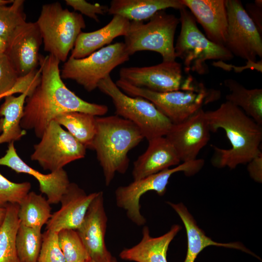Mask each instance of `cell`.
Segmentation results:
<instances>
[{"label": "cell", "mask_w": 262, "mask_h": 262, "mask_svg": "<svg viewBox=\"0 0 262 262\" xmlns=\"http://www.w3.org/2000/svg\"><path fill=\"white\" fill-rule=\"evenodd\" d=\"M210 129L202 108L181 122L172 124L165 136L180 162L195 160L210 139Z\"/></svg>", "instance_id": "14"}, {"label": "cell", "mask_w": 262, "mask_h": 262, "mask_svg": "<svg viewBox=\"0 0 262 262\" xmlns=\"http://www.w3.org/2000/svg\"><path fill=\"white\" fill-rule=\"evenodd\" d=\"M247 170L250 176L256 181H262V152H260L247 163Z\"/></svg>", "instance_id": "38"}, {"label": "cell", "mask_w": 262, "mask_h": 262, "mask_svg": "<svg viewBox=\"0 0 262 262\" xmlns=\"http://www.w3.org/2000/svg\"><path fill=\"white\" fill-rule=\"evenodd\" d=\"M107 221L103 193L99 191L76 230L90 259L96 262H110L113 257L108 250L105 241Z\"/></svg>", "instance_id": "15"}, {"label": "cell", "mask_w": 262, "mask_h": 262, "mask_svg": "<svg viewBox=\"0 0 262 262\" xmlns=\"http://www.w3.org/2000/svg\"><path fill=\"white\" fill-rule=\"evenodd\" d=\"M205 115L211 132L224 130L231 146L223 149L211 145L214 150L211 162L214 166L234 169L247 164L261 151L262 126L239 107L226 101L216 110L205 111Z\"/></svg>", "instance_id": "2"}, {"label": "cell", "mask_w": 262, "mask_h": 262, "mask_svg": "<svg viewBox=\"0 0 262 262\" xmlns=\"http://www.w3.org/2000/svg\"><path fill=\"white\" fill-rule=\"evenodd\" d=\"M204 161L196 159L183 162L174 168H168L142 179L134 180L126 186H119L115 191L117 206L124 210L127 217L136 225L145 224L146 219L140 212V200L146 193L153 191L164 195L170 177L174 173L183 172L187 176L197 173L203 166Z\"/></svg>", "instance_id": "10"}, {"label": "cell", "mask_w": 262, "mask_h": 262, "mask_svg": "<svg viewBox=\"0 0 262 262\" xmlns=\"http://www.w3.org/2000/svg\"><path fill=\"white\" fill-rule=\"evenodd\" d=\"M98 192L87 194L76 183L70 182L61 198L60 208L46 224V230L58 233L64 229L77 230Z\"/></svg>", "instance_id": "17"}, {"label": "cell", "mask_w": 262, "mask_h": 262, "mask_svg": "<svg viewBox=\"0 0 262 262\" xmlns=\"http://www.w3.org/2000/svg\"><path fill=\"white\" fill-rule=\"evenodd\" d=\"M41 68L20 77L11 61L5 53L0 54V96L33 91L39 83Z\"/></svg>", "instance_id": "26"}, {"label": "cell", "mask_w": 262, "mask_h": 262, "mask_svg": "<svg viewBox=\"0 0 262 262\" xmlns=\"http://www.w3.org/2000/svg\"><path fill=\"white\" fill-rule=\"evenodd\" d=\"M146 150L133 163L132 175L138 180L180 164L173 146L165 136L149 140Z\"/></svg>", "instance_id": "20"}, {"label": "cell", "mask_w": 262, "mask_h": 262, "mask_svg": "<svg viewBox=\"0 0 262 262\" xmlns=\"http://www.w3.org/2000/svg\"><path fill=\"white\" fill-rule=\"evenodd\" d=\"M130 21L120 16L114 15L103 27L91 32H81L77 37L70 58L82 59L108 45L120 36H126Z\"/></svg>", "instance_id": "22"}, {"label": "cell", "mask_w": 262, "mask_h": 262, "mask_svg": "<svg viewBox=\"0 0 262 262\" xmlns=\"http://www.w3.org/2000/svg\"><path fill=\"white\" fill-rule=\"evenodd\" d=\"M170 205L180 217L185 228L187 237V250L184 262H195L198 255L205 248L210 246H223L243 251L256 255L239 242L221 243L216 242L206 235L197 225L193 217L182 203L175 204L168 201Z\"/></svg>", "instance_id": "23"}, {"label": "cell", "mask_w": 262, "mask_h": 262, "mask_svg": "<svg viewBox=\"0 0 262 262\" xmlns=\"http://www.w3.org/2000/svg\"><path fill=\"white\" fill-rule=\"evenodd\" d=\"M96 116L83 112H70L58 115L54 120L65 127L86 148L92 149L97 131Z\"/></svg>", "instance_id": "28"}, {"label": "cell", "mask_w": 262, "mask_h": 262, "mask_svg": "<svg viewBox=\"0 0 262 262\" xmlns=\"http://www.w3.org/2000/svg\"><path fill=\"white\" fill-rule=\"evenodd\" d=\"M31 188L30 182H14L0 173V207H5L9 203L19 204Z\"/></svg>", "instance_id": "34"}, {"label": "cell", "mask_w": 262, "mask_h": 262, "mask_svg": "<svg viewBox=\"0 0 262 262\" xmlns=\"http://www.w3.org/2000/svg\"><path fill=\"white\" fill-rule=\"evenodd\" d=\"M31 156L46 170L56 171L68 164L83 158L86 148L55 120L45 129Z\"/></svg>", "instance_id": "11"}, {"label": "cell", "mask_w": 262, "mask_h": 262, "mask_svg": "<svg viewBox=\"0 0 262 262\" xmlns=\"http://www.w3.org/2000/svg\"><path fill=\"white\" fill-rule=\"evenodd\" d=\"M42 36L36 23L26 22L18 27L7 42L5 53L20 77L37 69L39 66Z\"/></svg>", "instance_id": "16"}, {"label": "cell", "mask_w": 262, "mask_h": 262, "mask_svg": "<svg viewBox=\"0 0 262 262\" xmlns=\"http://www.w3.org/2000/svg\"><path fill=\"white\" fill-rule=\"evenodd\" d=\"M98 88L111 98L116 115L134 124L148 141L165 136L172 123L148 100L132 97L122 91L110 75L101 80Z\"/></svg>", "instance_id": "7"}, {"label": "cell", "mask_w": 262, "mask_h": 262, "mask_svg": "<svg viewBox=\"0 0 262 262\" xmlns=\"http://www.w3.org/2000/svg\"><path fill=\"white\" fill-rule=\"evenodd\" d=\"M6 213V209L5 207H0V227L2 225Z\"/></svg>", "instance_id": "40"}, {"label": "cell", "mask_w": 262, "mask_h": 262, "mask_svg": "<svg viewBox=\"0 0 262 262\" xmlns=\"http://www.w3.org/2000/svg\"><path fill=\"white\" fill-rule=\"evenodd\" d=\"M43 241L41 229L20 224L16 236V248L20 262H37Z\"/></svg>", "instance_id": "31"}, {"label": "cell", "mask_w": 262, "mask_h": 262, "mask_svg": "<svg viewBox=\"0 0 262 262\" xmlns=\"http://www.w3.org/2000/svg\"><path fill=\"white\" fill-rule=\"evenodd\" d=\"M179 11L181 28L174 49L176 58L182 60L186 73L204 75L209 71L207 61H227L233 58L225 47L214 43L202 33L189 10L184 8Z\"/></svg>", "instance_id": "6"}, {"label": "cell", "mask_w": 262, "mask_h": 262, "mask_svg": "<svg viewBox=\"0 0 262 262\" xmlns=\"http://www.w3.org/2000/svg\"><path fill=\"white\" fill-rule=\"evenodd\" d=\"M0 165L6 166L17 173H25L35 178L39 184V190L45 194L50 204H58L70 182L63 169L43 174L25 163L17 154L14 142L9 143L5 154L0 158Z\"/></svg>", "instance_id": "18"}, {"label": "cell", "mask_w": 262, "mask_h": 262, "mask_svg": "<svg viewBox=\"0 0 262 262\" xmlns=\"http://www.w3.org/2000/svg\"><path fill=\"white\" fill-rule=\"evenodd\" d=\"M60 63L50 54L40 55V80L25 100L20 127L33 130L38 138L49 123L62 113L80 112L98 116L108 111L106 105L86 101L69 90L61 78Z\"/></svg>", "instance_id": "1"}, {"label": "cell", "mask_w": 262, "mask_h": 262, "mask_svg": "<svg viewBox=\"0 0 262 262\" xmlns=\"http://www.w3.org/2000/svg\"><path fill=\"white\" fill-rule=\"evenodd\" d=\"M6 213L0 227V262H20L16 248V236L20 225L19 205L9 203Z\"/></svg>", "instance_id": "30"}, {"label": "cell", "mask_w": 262, "mask_h": 262, "mask_svg": "<svg viewBox=\"0 0 262 262\" xmlns=\"http://www.w3.org/2000/svg\"><path fill=\"white\" fill-rule=\"evenodd\" d=\"M246 12L255 24L260 33L262 34V0H256L246 5Z\"/></svg>", "instance_id": "37"}, {"label": "cell", "mask_w": 262, "mask_h": 262, "mask_svg": "<svg viewBox=\"0 0 262 262\" xmlns=\"http://www.w3.org/2000/svg\"><path fill=\"white\" fill-rule=\"evenodd\" d=\"M168 8L180 10L186 7L180 0H113L107 14L120 16L130 21H144Z\"/></svg>", "instance_id": "24"}, {"label": "cell", "mask_w": 262, "mask_h": 262, "mask_svg": "<svg viewBox=\"0 0 262 262\" xmlns=\"http://www.w3.org/2000/svg\"><path fill=\"white\" fill-rule=\"evenodd\" d=\"M225 86L229 93L226 101L240 108L247 115L262 126V89H248L232 79L224 80Z\"/></svg>", "instance_id": "27"}, {"label": "cell", "mask_w": 262, "mask_h": 262, "mask_svg": "<svg viewBox=\"0 0 262 262\" xmlns=\"http://www.w3.org/2000/svg\"><path fill=\"white\" fill-rule=\"evenodd\" d=\"M24 1L14 0L10 6H0V36L7 43L16 29L27 22Z\"/></svg>", "instance_id": "33"}, {"label": "cell", "mask_w": 262, "mask_h": 262, "mask_svg": "<svg viewBox=\"0 0 262 262\" xmlns=\"http://www.w3.org/2000/svg\"><path fill=\"white\" fill-rule=\"evenodd\" d=\"M58 239L66 262H85L91 259L76 230L62 229L58 232Z\"/></svg>", "instance_id": "32"}, {"label": "cell", "mask_w": 262, "mask_h": 262, "mask_svg": "<svg viewBox=\"0 0 262 262\" xmlns=\"http://www.w3.org/2000/svg\"><path fill=\"white\" fill-rule=\"evenodd\" d=\"M180 229L179 225H174L164 234L152 237L148 228L144 226L141 241L133 246L123 249L119 256L123 260L134 262H167L169 246Z\"/></svg>", "instance_id": "21"}, {"label": "cell", "mask_w": 262, "mask_h": 262, "mask_svg": "<svg viewBox=\"0 0 262 262\" xmlns=\"http://www.w3.org/2000/svg\"><path fill=\"white\" fill-rule=\"evenodd\" d=\"M202 26L206 37L224 46L228 18L225 0H180Z\"/></svg>", "instance_id": "19"}, {"label": "cell", "mask_w": 262, "mask_h": 262, "mask_svg": "<svg viewBox=\"0 0 262 262\" xmlns=\"http://www.w3.org/2000/svg\"><path fill=\"white\" fill-rule=\"evenodd\" d=\"M36 23L44 50L63 62L67 60L78 36L86 27L82 15L63 8L58 2L43 5Z\"/></svg>", "instance_id": "5"}, {"label": "cell", "mask_w": 262, "mask_h": 262, "mask_svg": "<svg viewBox=\"0 0 262 262\" xmlns=\"http://www.w3.org/2000/svg\"><path fill=\"white\" fill-rule=\"evenodd\" d=\"M3 98V97H1V96H0V99H1V98Z\"/></svg>", "instance_id": "43"}, {"label": "cell", "mask_w": 262, "mask_h": 262, "mask_svg": "<svg viewBox=\"0 0 262 262\" xmlns=\"http://www.w3.org/2000/svg\"><path fill=\"white\" fill-rule=\"evenodd\" d=\"M7 45V42L0 36V54L5 52Z\"/></svg>", "instance_id": "39"}, {"label": "cell", "mask_w": 262, "mask_h": 262, "mask_svg": "<svg viewBox=\"0 0 262 262\" xmlns=\"http://www.w3.org/2000/svg\"><path fill=\"white\" fill-rule=\"evenodd\" d=\"M13 1L14 0H0V6L12 3Z\"/></svg>", "instance_id": "41"}, {"label": "cell", "mask_w": 262, "mask_h": 262, "mask_svg": "<svg viewBox=\"0 0 262 262\" xmlns=\"http://www.w3.org/2000/svg\"><path fill=\"white\" fill-rule=\"evenodd\" d=\"M180 19L164 10L156 13L149 21H130L125 37L126 50L131 56L137 51L159 53L163 62L175 61L174 36Z\"/></svg>", "instance_id": "8"}, {"label": "cell", "mask_w": 262, "mask_h": 262, "mask_svg": "<svg viewBox=\"0 0 262 262\" xmlns=\"http://www.w3.org/2000/svg\"><path fill=\"white\" fill-rule=\"evenodd\" d=\"M66 5L75 11H79L96 22H99L98 15H104L108 13V6L98 3L91 4L84 0H66Z\"/></svg>", "instance_id": "36"}, {"label": "cell", "mask_w": 262, "mask_h": 262, "mask_svg": "<svg viewBox=\"0 0 262 262\" xmlns=\"http://www.w3.org/2000/svg\"><path fill=\"white\" fill-rule=\"evenodd\" d=\"M85 262H96L93 260H92L91 259H90L88 261ZM110 262H118L117 261V260H116V259L114 257H113L112 260H111Z\"/></svg>", "instance_id": "42"}, {"label": "cell", "mask_w": 262, "mask_h": 262, "mask_svg": "<svg viewBox=\"0 0 262 262\" xmlns=\"http://www.w3.org/2000/svg\"><path fill=\"white\" fill-rule=\"evenodd\" d=\"M37 262H66L60 248L58 233L46 230Z\"/></svg>", "instance_id": "35"}, {"label": "cell", "mask_w": 262, "mask_h": 262, "mask_svg": "<svg viewBox=\"0 0 262 262\" xmlns=\"http://www.w3.org/2000/svg\"><path fill=\"white\" fill-rule=\"evenodd\" d=\"M228 27L225 47L233 56L256 63L262 57V34L239 0H225Z\"/></svg>", "instance_id": "13"}, {"label": "cell", "mask_w": 262, "mask_h": 262, "mask_svg": "<svg viewBox=\"0 0 262 262\" xmlns=\"http://www.w3.org/2000/svg\"><path fill=\"white\" fill-rule=\"evenodd\" d=\"M119 76L133 86L157 92L192 90L198 84L191 76L183 77L181 65L176 60L149 66L124 67Z\"/></svg>", "instance_id": "12"}, {"label": "cell", "mask_w": 262, "mask_h": 262, "mask_svg": "<svg viewBox=\"0 0 262 262\" xmlns=\"http://www.w3.org/2000/svg\"><path fill=\"white\" fill-rule=\"evenodd\" d=\"M18 205L20 224L28 227L41 230L52 215L47 198L33 191L29 192Z\"/></svg>", "instance_id": "29"}, {"label": "cell", "mask_w": 262, "mask_h": 262, "mask_svg": "<svg viewBox=\"0 0 262 262\" xmlns=\"http://www.w3.org/2000/svg\"><path fill=\"white\" fill-rule=\"evenodd\" d=\"M96 119L97 131L91 149L96 152L108 186L116 173H126L129 164L128 152L145 138L134 124L117 115Z\"/></svg>", "instance_id": "3"}, {"label": "cell", "mask_w": 262, "mask_h": 262, "mask_svg": "<svg viewBox=\"0 0 262 262\" xmlns=\"http://www.w3.org/2000/svg\"><path fill=\"white\" fill-rule=\"evenodd\" d=\"M33 91L28 90L18 96L5 97L0 106V144L19 140L26 134L20 123L22 117L25 100Z\"/></svg>", "instance_id": "25"}, {"label": "cell", "mask_w": 262, "mask_h": 262, "mask_svg": "<svg viewBox=\"0 0 262 262\" xmlns=\"http://www.w3.org/2000/svg\"><path fill=\"white\" fill-rule=\"evenodd\" d=\"M130 56L123 42L109 45L82 59L69 57L62 66L61 76L91 92L114 69L129 61Z\"/></svg>", "instance_id": "9"}, {"label": "cell", "mask_w": 262, "mask_h": 262, "mask_svg": "<svg viewBox=\"0 0 262 262\" xmlns=\"http://www.w3.org/2000/svg\"><path fill=\"white\" fill-rule=\"evenodd\" d=\"M125 94L143 98L152 103L172 124L185 120L205 104L218 100L220 91L208 89L198 83L194 89L157 92L133 86L118 79L115 82Z\"/></svg>", "instance_id": "4"}]
</instances>
